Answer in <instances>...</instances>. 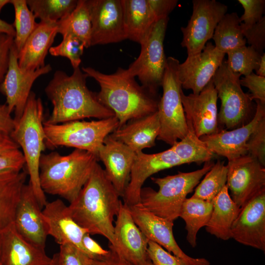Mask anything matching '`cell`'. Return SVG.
Masks as SVG:
<instances>
[{"mask_svg": "<svg viewBox=\"0 0 265 265\" xmlns=\"http://www.w3.org/2000/svg\"><path fill=\"white\" fill-rule=\"evenodd\" d=\"M120 197L97 162L78 196L68 206V212L90 235L104 236L114 247L113 222L122 203Z\"/></svg>", "mask_w": 265, "mask_h": 265, "instance_id": "obj_1", "label": "cell"}, {"mask_svg": "<svg viewBox=\"0 0 265 265\" xmlns=\"http://www.w3.org/2000/svg\"><path fill=\"white\" fill-rule=\"evenodd\" d=\"M88 77L80 67L73 69L70 76L62 71L55 72L45 88L53 105L46 123L58 124L85 118L103 119L115 116L110 109L99 101L97 93L88 88Z\"/></svg>", "mask_w": 265, "mask_h": 265, "instance_id": "obj_2", "label": "cell"}, {"mask_svg": "<svg viewBox=\"0 0 265 265\" xmlns=\"http://www.w3.org/2000/svg\"><path fill=\"white\" fill-rule=\"evenodd\" d=\"M81 70L99 83L100 90L97 97L114 113L119 121V127L130 120L157 111L160 98L159 94L139 84L135 78L125 77L120 68L111 74L89 67H82Z\"/></svg>", "mask_w": 265, "mask_h": 265, "instance_id": "obj_3", "label": "cell"}, {"mask_svg": "<svg viewBox=\"0 0 265 265\" xmlns=\"http://www.w3.org/2000/svg\"><path fill=\"white\" fill-rule=\"evenodd\" d=\"M98 158L75 149L62 155L56 152L42 154L39 161V181L45 193L58 195L70 203L74 201L88 180Z\"/></svg>", "mask_w": 265, "mask_h": 265, "instance_id": "obj_4", "label": "cell"}, {"mask_svg": "<svg viewBox=\"0 0 265 265\" xmlns=\"http://www.w3.org/2000/svg\"><path fill=\"white\" fill-rule=\"evenodd\" d=\"M44 107L42 100L31 92L21 117L15 121L10 136L22 148L29 182L41 208L47 203L39 181V161L46 148L44 129Z\"/></svg>", "mask_w": 265, "mask_h": 265, "instance_id": "obj_5", "label": "cell"}, {"mask_svg": "<svg viewBox=\"0 0 265 265\" xmlns=\"http://www.w3.org/2000/svg\"><path fill=\"white\" fill-rule=\"evenodd\" d=\"M213 164V162L210 161L204 163L202 168L194 171L179 172L163 178L151 177L159 190L142 187L139 203L154 214L174 221L179 217L187 194L193 191Z\"/></svg>", "mask_w": 265, "mask_h": 265, "instance_id": "obj_6", "label": "cell"}, {"mask_svg": "<svg viewBox=\"0 0 265 265\" xmlns=\"http://www.w3.org/2000/svg\"><path fill=\"white\" fill-rule=\"evenodd\" d=\"M43 126L46 148L72 147L89 152L98 158L105 138L119 127V121L114 116L91 121L76 120L58 124L44 121Z\"/></svg>", "mask_w": 265, "mask_h": 265, "instance_id": "obj_7", "label": "cell"}, {"mask_svg": "<svg viewBox=\"0 0 265 265\" xmlns=\"http://www.w3.org/2000/svg\"><path fill=\"white\" fill-rule=\"evenodd\" d=\"M179 61L176 58H167L157 112L160 123V132L157 139L171 146L184 138L188 128L181 98L182 90L178 75Z\"/></svg>", "mask_w": 265, "mask_h": 265, "instance_id": "obj_8", "label": "cell"}, {"mask_svg": "<svg viewBox=\"0 0 265 265\" xmlns=\"http://www.w3.org/2000/svg\"><path fill=\"white\" fill-rule=\"evenodd\" d=\"M241 75L233 72L224 60L212 80L221 106L218 123L227 130L241 127L253 117L256 106L250 94L245 93L240 83Z\"/></svg>", "mask_w": 265, "mask_h": 265, "instance_id": "obj_9", "label": "cell"}, {"mask_svg": "<svg viewBox=\"0 0 265 265\" xmlns=\"http://www.w3.org/2000/svg\"><path fill=\"white\" fill-rule=\"evenodd\" d=\"M168 20L167 17L157 21L140 44L136 59L127 69L120 68L125 77H137L141 85L154 94H158L161 86L166 65L163 42Z\"/></svg>", "mask_w": 265, "mask_h": 265, "instance_id": "obj_10", "label": "cell"}, {"mask_svg": "<svg viewBox=\"0 0 265 265\" xmlns=\"http://www.w3.org/2000/svg\"><path fill=\"white\" fill-rule=\"evenodd\" d=\"M192 12L185 27H182L181 46L187 55L200 53L212 38L220 20L227 13L226 5L215 0H193Z\"/></svg>", "mask_w": 265, "mask_h": 265, "instance_id": "obj_11", "label": "cell"}, {"mask_svg": "<svg viewBox=\"0 0 265 265\" xmlns=\"http://www.w3.org/2000/svg\"><path fill=\"white\" fill-rule=\"evenodd\" d=\"M226 186L239 208L265 189V166L247 154L228 161Z\"/></svg>", "mask_w": 265, "mask_h": 265, "instance_id": "obj_12", "label": "cell"}, {"mask_svg": "<svg viewBox=\"0 0 265 265\" xmlns=\"http://www.w3.org/2000/svg\"><path fill=\"white\" fill-rule=\"evenodd\" d=\"M136 225L149 240L154 241L182 260L186 265H210L205 258L186 254L177 244L173 233V221L158 216L138 203L129 207Z\"/></svg>", "mask_w": 265, "mask_h": 265, "instance_id": "obj_13", "label": "cell"}, {"mask_svg": "<svg viewBox=\"0 0 265 265\" xmlns=\"http://www.w3.org/2000/svg\"><path fill=\"white\" fill-rule=\"evenodd\" d=\"M18 59V52L13 44L10 52L8 70L0 84V91L6 97V104L11 112H14L15 121L23 112L34 82L52 69L48 64L35 71H23L19 67Z\"/></svg>", "mask_w": 265, "mask_h": 265, "instance_id": "obj_14", "label": "cell"}, {"mask_svg": "<svg viewBox=\"0 0 265 265\" xmlns=\"http://www.w3.org/2000/svg\"><path fill=\"white\" fill-rule=\"evenodd\" d=\"M91 22V46L127 39L121 0H86Z\"/></svg>", "mask_w": 265, "mask_h": 265, "instance_id": "obj_15", "label": "cell"}, {"mask_svg": "<svg viewBox=\"0 0 265 265\" xmlns=\"http://www.w3.org/2000/svg\"><path fill=\"white\" fill-rule=\"evenodd\" d=\"M231 238L265 251V189L240 208L232 227Z\"/></svg>", "mask_w": 265, "mask_h": 265, "instance_id": "obj_16", "label": "cell"}, {"mask_svg": "<svg viewBox=\"0 0 265 265\" xmlns=\"http://www.w3.org/2000/svg\"><path fill=\"white\" fill-rule=\"evenodd\" d=\"M225 56L211 42H207L200 53L187 55L185 61L178 66L182 88L191 90L194 94H199L212 80Z\"/></svg>", "mask_w": 265, "mask_h": 265, "instance_id": "obj_17", "label": "cell"}, {"mask_svg": "<svg viewBox=\"0 0 265 265\" xmlns=\"http://www.w3.org/2000/svg\"><path fill=\"white\" fill-rule=\"evenodd\" d=\"M181 98L186 120L199 137L218 132L217 94L212 80L198 94L188 95L181 91Z\"/></svg>", "mask_w": 265, "mask_h": 265, "instance_id": "obj_18", "label": "cell"}, {"mask_svg": "<svg viewBox=\"0 0 265 265\" xmlns=\"http://www.w3.org/2000/svg\"><path fill=\"white\" fill-rule=\"evenodd\" d=\"M254 115L246 124L232 130H219L216 133L200 137L215 155L232 160L248 154V140L262 120L265 118V104L256 101Z\"/></svg>", "mask_w": 265, "mask_h": 265, "instance_id": "obj_19", "label": "cell"}, {"mask_svg": "<svg viewBox=\"0 0 265 265\" xmlns=\"http://www.w3.org/2000/svg\"><path fill=\"white\" fill-rule=\"evenodd\" d=\"M114 225L115 246L109 245L119 255L132 265H139L149 260V240L135 223L129 207L122 203Z\"/></svg>", "mask_w": 265, "mask_h": 265, "instance_id": "obj_20", "label": "cell"}, {"mask_svg": "<svg viewBox=\"0 0 265 265\" xmlns=\"http://www.w3.org/2000/svg\"><path fill=\"white\" fill-rule=\"evenodd\" d=\"M184 164L172 149L155 154H136L129 183L122 197L125 204L131 207L140 203V194L145 181L164 169Z\"/></svg>", "mask_w": 265, "mask_h": 265, "instance_id": "obj_21", "label": "cell"}, {"mask_svg": "<svg viewBox=\"0 0 265 265\" xmlns=\"http://www.w3.org/2000/svg\"><path fill=\"white\" fill-rule=\"evenodd\" d=\"M13 224L17 232L26 240L45 249L48 227L30 183L25 184L22 188Z\"/></svg>", "mask_w": 265, "mask_h": 265, "instance_id": "obj_22", "label": "cell"}, {"mask_svg": "<svg viewBox=\"0 0 265 265\" xmlns=\"http://www.w3.org/2000/svg\"><path fill=\"white\" fill-rule=\"evenodd\" d=\"M136 154L110 134L105 138L98 153V159L105 166L109 180L122 197L130 179Z\"/></svg>", "mask_w": 265, "mask_h": 265, "instance_id": "obj_23", "label": "cell"}, {"mask_svg": "<svg viewBox=\"0 0 265 265\" xmlns=\"http://www.w3.org/2000/svg\"><path fill=\"white\" fill-rule=\"evenodd\" d=\"M48 227V235L60 245L70 243L92 258L84 248L82 238L88 233L71 216L68 206L60 199L47 202L42 211Z\"/></svg>", "mask_w": 265, "mask_h": 265, "instance_id": "obj_24", "label": "cell"}, {"mask_svg": "<svg viewBox=\"0 0 265 265\" xmlns=\"http://www.w3.org/2000/svg\"><path fill=\"white\" fill-rule=\"evenodd\" d=\"M0 259L2 265H49L52 259L45 249L26 240L13 223L0 234Z\"/></svg>", "mask_w": 265, "mask_h": 265, "instance_id": "obj_25", "label": "cell"}, {"mask_svg": "<svg viewBox=\"0 0 265 265\" xmlns=\"http://www.w3.org/2000/svg\"><path fill=\"white\" fill-rule=\"evenodd\" d=\"M57 33L56 23H38L18 54V64L22 71H35L45 66V58Z\"/></svg>", "mask_w": 265, "mask_h": 265, "instance_id": "obj_26", "label": "cell"}, {"mask_svg": "<svg viewBox=\"0 0 265 265\" xmlns=\"http://www.w3.org/2000/svg\"><path fill=\"white\" fill-rule=\"evenodd\" d=\"M159 132L160 123L157 111L128 121L110 135L137 154L154 147Z\"/></svg>", "mask_w": 265, "mask_h": 265, "instance_id": "obj_27", "label": "cell"}, {"mask_svg": "<svg viewBox=\"0 0 265 265\" xmlns=\"http://www.w3.org/2000/svg\"><path fill=\"white\" fill-rule=\"evenodd\" d=\"M126 38L139 44L158 20L149 0H121Z\"/></svg>", "mask_w": 265, "mask_h": 265, "instance_id": "obj_28", "label": "cell"}, {"mask_svg": "<svg viewBox=\"0 0 265 265\" xmlns=\"http://www.w3.org/2000/svg\"><path fill=\"white\" fill-rule=\"evenodd\" d=\"M213 207L206 231L217 238H231V229L240 209L231 198L226 185L212 200Z\"/></svg>", "mask_w": 265, "mask_h": 265, "instance_id": "obj_29", "label": "cell"}, {"mask_svg": "<svg viewBox=\"0 0 265 265\" xmlns=\"http://www.w3.org/2000/svg\"><path fill=\"white\" fill-rule=\"evenodd\" d=\"M27 174L23 171L0 174V234L13 223Z\"/></svg>", "mask_w": 265, "mask_h": 265, "instance_id": "obj_30", "label": "cell"}, {"mask_svg": "<svg viewBox=\"0 0 265 265\" xmlns=\"http://www.w3.org/2000/svg\"><path fill=\"white\" fill-rule=\"evenodd\" d=\"M212 201L204 200L191 196L184 202L179 217L185 221L187 231L186 240L195 247L199 230L208 223L212 211Z\"/></svg>", "mask_w": 265, "mask_h": 265, "instance_id": "obj_31", "label": "cell"}, {"mask_svg": "<svg viewBox=\"0 0 265 265\" xmlns=\"http://www.w3.org/2000/svg\"><path fill=\"white\" fill-rule=\"evenodd\" d=\"M239 17L237 12L226 13L218 23L212 37L214 47L219 52L228 53L245 46Z\"/></svg>", "mask_w": 265, "mask_h": 265, "instance_id": "obj_32", "label": "cell"}, {"mask_svg": "<svg viewBox=\"0 0 265 265\" xmlns=\"http://www.w3.org/2000/svg\"><path fill=\"white\" fill-rule=\"evenodd\" d=\"M56 24L58 33L74 35L83 42L86 48L91 46V22L86 0H78L74 9Z\"/></svg>", "mask_w": 265, "mask_h": 265, "instance_id": "obj_33", "label": "cell"}, {"mask_svg": "<svg viewBox=\"0 0 265 265\" xmlns=\"http://www.w3.org/2000/svg\"><path fill=\"white\" fill-rule=\"evenodd\" d=\"M186 122L188 128L186 134L170 148L183 164L191 162L201 164L211 161L215 155L196 134L190 122L186 120Z\"/></svg>", "mask_w": 265, "mask_h": 265, "instance_id": "obj_34", "label": "cell"}, {"mask_svg": "<svg viewBox=\"0 0 265 265\" xmlns=\"http://www.w3.org/2000/svg\"><path fill=\"white\" fill-rule=\"evenodd\" d=\"M35 18L40 21L57 23L76 7L77 0H26Z\"/></svg>", "mask_w": 265, "mask_h": 265, "instance_id": "obj_35", "label": "cell"}, {"mask_svg": "<svg viewBox=\"0 0 265 265\" xmlns=\"http://www.w3.org/2000/svg\"><path fill=\"white\" fill-rule=\"evenodd\" d=\"M227 172V165L217 161L197 186L192 196L212 201L226 185Z\"/></svg>", "mask_w": 265, "mask_h": 265, "instance_id": "obj_36", "label": "cell"}, {"mask_svg": "<svg viewBox=\"0 0 265 265\" xmlns=\"http://www.w3.org/2000/svg\"><path fill=\"white\" fill-rule=\"evenodd\" d=\"M15 11L13 26L15 30L14 45L18 53L26 40L36 27L38 23L29 9L26 0H11Z\"/></svg>", "mask_w": 265, "mask_h": 265, "instance_id": "obj_37", "label": "cell"}, {"mask_svg": "<svg viewBox=\"0 0 265 265\" xmlns=\"http://www.w3.org/2000/svg\"><path fill=\"white\" fill-rule=\"evenodd\" d=\"M226 62L234 73L246 76L258 67L261 56L251 46H244L227 53Z\"/></svg>", "mask_w": 265, "mask_h": 265, "instance_id": "obj_38", "label": "cell"}, {"mask_svg": "<svg viewBox=\"0 0 265 265\" xmlns=\"http://www.w3.org/2000/svg\"><path fill=\"white\" fill-rule=\"evenodd\" d=\"M62 36L61 43L57 46L51 47L49 53L54 56L67 58L73 69L79 67L81 61V56L85 48L84 43L79 38L71 34Z\"/></svg>", "mask_w": 265, "mask_h": 265, "instance_id": "obj_39", "label": "cell"}, {"mask_svg": "<svg viewBox=\"0 0 265 265\" xmlns=\"http://www.w3.org/2000/svg\"><path fill=\"white\" fill-rule=\"evenodd\" d=\"M58 253V265H95V260L70 243L60 245Z\"/></svg>", "mask_w": 265, "mask_h": 265, "instance_id": "obj_40", "label": "cell"}, {"mask_svg": "<svg viewBox=\"0 0 265 265\" xmlns=\"http://www.w3.org/2000/svg\"><path fill=\"white\" fill-rule=\"evenodd\" d=\"M240 26L246 43L262 55L265 48V17L254 25L245 26L241 23Z\"/></svg>", "mask_w": 265, "mask_h": 265, "instance_id": "obj_41", "label": "cell"}, {"mask_svg": "<svg viewBox=\"0 0 265 265\" xmlns=\"http://www.w3.org/2000/svg\"><path fill=\"white\" fill-rule=\"evenodd\" d=\"M248 154L265 166V118L250 135L247 142Z\"/></svg>", "mask_w": 265, "mask_h": 265, "instance_id": "obj_42", "label": "cell"}, {"mask_svg": "<svg viewBox=\"0 0 265 265\" xmlns=\"http://www.w3.org/2000/svg\"><path fill=\"white\" fill-rule=\"evenodd\" d=\"M243 8V14L239 17L243 25L250 26L257 23L264 16L265 0H238Z\"/></svg>", "mask_w": 265, "mask_h": 265, "instance_id": "obj_43", "label": "cell"}, {"mask_svg": "<svg viewBox=\"0 0 265 265\" xmlns=\"http://www.w3.org/2000/svg\"><path fill=\"white\" fill-rule=\"evenodd\" d=\"M147 254L154 265H186L184 262L164 249L158 243L149 240Z\"/></svg>", "mask_w": 265, "mask_h": 265, "instance_id": "obj_44", "label": "cell"}, {"mask_svg": "<svg viewBox=\"0 0 265 265\" xmlns=\"http://www.w3.org/2000/svg\"><path fill=\"white\" fill-rule=\"evenodd\" d=\"M241 86L247 88L252 100L258 101L265 104V77L252 73L249 75L240 77Z\"/></svg>", "mask_w": 265, "mask_h": 265, "instance_id": "obj_45", "label": "cell"}, {"mask_svg": "<svg viewBox=\"0 0 265 265\" xmlns=\"http://www.w3.org/2000/svg\"><path fill=\"white\" fill-rule=\"evenodd\" d=\"M25 165V158L19 149L0 155V174L21 171Z\"/></svg>", "mask_w": 265, "mask_h": 265, "instance_id": "obj_46", "label": "cell"}, {"mask_svg": "<svg viewBox=\"0 0 265 265\" xmlns=\"http://www.w3.org/2000/svg\"><path fill=\"white\" fill-rule=\"evenodd\" d=\"M14 39L12 36L0 33V84L8 70L10 52L14 44Z\"/></svg>", "mask_w": 265, "mask_h": 265, "instance_id": "obj_47", "label": "cell"}, {"mask_svg": "<svg viewBox=\"0 0 265 265\" xmlns=\"http://www.w3.org/2000/svg\"><path fill=\"white\" fill-rule=\"evenodd\" d=\"M149 1L158 20L168 17L178 3L177 0H149Z\"/></svg>", "mask_w": 265, "mask_h": 265, "instance_id": "obj_48", "label": "cell"}, {"mask_svg": "<svg viewBox=\"0 0 265 265\" xmlns=\"http://www.w3.org/2000/svg\"><path fill=\"white\" fill-rule=\"evenodd\" d=\"M82 244L90 257L94 260L100 259L109 253V250L103 248L97 242L91 238L88 233L83 237Z\"/></svg>", "mask_w": 265, "mask_h": 265, "instance_id": "obj_49", "label": "cell"}, {"mask_svg": "<svg viewBox=\"0 0 265 265\" xmlns=\"http://www.w3.org/2000/svg\"><path fill=\"white\" fill-rule=\"evenodd\" d=\"M6 104H0V132L10 135L15 126V120Z\"/></svg>", "mask_w": 265, "mask_h": 265, "instance_id": "obj_50", "label": "cell"}, {"mask_svg": "<svg viewBox=\"0 0 265 265\" xmlns=\"http://www.w3.org/2000/svg\"><path fill=\"white\" fill-rule=\"evenodd\" d=\"M96 265H132L109 247V253L106 256L96 260Z\"/></svg>", "mask_w": 265, "mask_h": 265, "instance_id": "obj_51", "label": "cell"}, {"mask_svg": "<svg viewBox=\"0 0 265 265\" xmlns=\"http://www.w3.org/2000/svg\"><path fill=\"white\" fill-rule=\"evenodd\" d=\"M10 135L0 132V155L19 149Z\"/></svg>", "mask_w": 265, "mask_h": 265, "instance_id": "obj_52", "label": "cell"}, {"mask_svg": "<svg viewBox=\"0 0 265 265\" xmlns=\"http://www.w3.org/2000/svg\"><path fill=\"white\" fill-rule=\"evenodd\" d=\"M0 33H3L14 38L15 36V30L13 25L10 24L0 19Z\"/></svg>", "mask_w": 265, "mask_h": 265, "instance_id": "obj_53", "label": "cell"}, {"mask_svg": "<svg viewBox=\"0 0 265 265\" xmlns=\"http://www.w3.org/2000/svg\"><path fill=\"white\" fill-rule=\"evenodd\" d=\"M256 74L261 77H265V53H263L261 56L260 61L256 70Z\"/></svg>", "mask_w": 265, "mask_h": 265, "instance_id": "obj_54", "label": "cell"}, {"mask_svg": "<svg viewBox=\"0 0 265 265\" xmlns=\"http://www.w3.org/2000/svg\"><path fill=\"white\" fill-rule=\"evenodd\" d=\"M58 253H55L52 258V261L49 265H58Z\"/></svg>", "mask_w": 265, "mask_h": 265, "instance_id": "obj_55", "label": "cell"}, {"mask_svg": "<svg viewBox=\"0 0 265 265\" xmlns=\"http://www.w3.org/2000/svg\"><path fill=\"white\" fill-rule=\"evenodd\" d=\"M11 0H0V12L2 8L7 3H10Z\"/></svg>", "mask_w": 265, "mask_h": 265, "instance_id": "obj_56", "label": "cell"}, {"mask_svg": "<svg viewBox=\"0 0 265 265\" xmlns=\"http://www.w3.org/2000/svg\"><path fill=\"white\" fill-rule=\"evenodd\" d=\"M139 265H154L151 261L149 259L145 262Z\"/></svg>", "mask_w": 265, "mask_h": 265, "instance_id": "obj_57", "label": "cell"}, {"mask_svg": "<svg viewBox=\"0 0 265 265\" xmlns=\"http://www.w3.org/2000/svg\"><path fill=\"white\" fill-rule=\"evenodd\" d=\"M0 265H2L0 261Z\"/></svg>", "mask_w": 265, "mask_h": 265, "instance_id": "obj_58", "label": "cell"}, {"mask_svg": "<svg viewBox=\"0 0 265 265\" xmlns=\"http://www.w3.org/2000/svg\"><path fill=\"white\" fill-rule=\"evenodd\" d=\"M95 261H96V260H95ZM96 265V264H95V265Z\"/></svg>", "mask_w": 265, "mask_h": 265, "instance_id": "obj_59", "label": "cell"}]
</instances>
